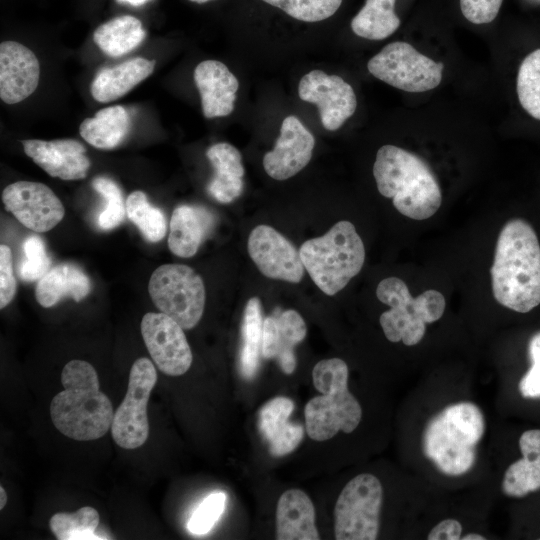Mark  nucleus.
<instances>
[{
    "label": "nucleus",
    "instance_id": "nucleus-38",
    "mask_svg": "<svg viewBox=\"0 0 540 540\" xmlns=\"http://www.w3.org/2000/svg\"><path fill=\"white\" fill-rule=\"evenodd\" d=\"M225 503L226 495L223 492L208 495L191 515L188 530L195 535L206 534L222 515Z\"/></svg>",
    "mask_w": 540,
    "mask_h": 540
},
{
    "label": "nucleus",
    "instance_id": "nucleus-41",
    "mask_svg": "<svg viewBox=\"0 0 540 540\" xmlns=\"http://www.w3.org/2000/svg\"><path fill=\"white\" fill-rule=\"evenodd\" d=\"M17 282L13 273V260L11 249L2 244L0 246V308L6 307L14 298Z\"/></svg>",
    "mask_w": 540,
    "mask_h": 540
},
{
    "label": "nucleus",
    "instance_id": "nucleus-28",
    "mask_svg": "<svg viewBox=\"0 0 540 540\" xmlns=\"http://www.w3.org/2000/svg\"><path fill=\"white\" fill-rule=\"evenodd\" d=\"M145 36L146 32L138 18L123 15L98 26L93 40L106 55L119 57L139 46Z\"/></svg>",
    "mask_w": 540,
    "mask_h": 540
},
{
    "label": "nucleus",
    "instance_id": "nucleus-30",
    "mask_svg": "<svg viewBox=\"0 0 540 540\" xmlns=\"http://www.w3.org/2000/svg\"><path fill=\"white\" fill-rule=\"evenodd\" d=\"M263 315L258 297L250 298L245 306L242 320V347L240 367L243 376L251 379L255 376L261 355Z\"/></svg>",
    "mask_w": 540,
    "mask_h": 540
},
{
    "label": "nucleus",
    "instance_id": "nucleus-9",
    "mask_svg": "<svg viewBox=\"0 0 540 540\" xmlns=\"http://www.w3.org/2000/svg\"><path fill=\"white\" fill-rule=\"evenodd\" d=\"M383 488L369 473L352 478L342 489L334 508L337 540H374L380 527Z\"/></svg>",
    "mask_w": 540,
    "mask_h": 540
},
{
    "label": "nucleus",
    "instance_id": "nucleus-32",
    "mask_svg": "<svg viewBox=\"0 0 540 540\" xmlns=\"http://www.w3.org/2000/svg\"><path fill=\"white\" fill-rule=\"evenodd\" d=\"M99 513L85 506L73 513L59 512L49 522L50 529L59 540L104 539L94 534L99 525Z\"/></svg>",
    "mask_w": 540,
    "mask_h": 540
},
{
    "label": "nucleus",
    "instance_id": "nucleus-8",
    "mask_svg": "<svg viewBox=\"0 0 540 540\" xmlns=\"http://www.w3.org/2000/svg\"><path fill=\"white\" fill-rule=\"evenodd\" d=\"M154 305L174 319L183 329H192L200 321L206 300L202 278L184 264H163L156 268L148 283Z\"/></svg>",
    "mask_w": 540,
    "mask_h": 540
},
{
    "label": "nucleus",
    "instance_id": "nucleus-33",
    "mask_svg": "<svg viewBox=\"0 0 540 540\" xmlns=\"http://www.w3.org/2000/svg\"><path fill=\"white\" fill-rule=\"evenodd\" d=\"M509 465L502 481V491L509 497H524L540 489V454H522Z\"/></svg>",
    "mask_w": 540,
    "mask_h": 540
},
{
    "label": "nucleus",
    "instance_id": "nucleus-42",
    "mask_svg": "<svg viewBox=\"0 0 540 540\" xmlns=\"http://www.w3.org/2000/svg\"><path fill=\"white\" fill-rule=\"evenodd\" d=\"M462 536V525L455 519H444L428 533L429 540H458Z\"/></svg>",
    "mask_w": 540,
    "mask_h": 540
},
{
    "label": "nucleus",
    "instance_id": "nucleus-2",
    "mask_svg": "<svg viewBox=\"0 0 540 540\" xmlns=\"http://www.w3.org/2000/svg\"><path fill=\"white\" fill-rule=\"evenodd\" d=\"M63 390L50 404L56 429L68 438L91 441L111 428L114 410L108 396L99 388L95 368L84 360H71L61 373Z\"/></svg>",
    "mask_w": 540,
    "mask_h": 540
},
{
    "label": "nucleus",
    "instance_id": "nucleus-43",
    "mask_svg": "<svg viewBox=\"0 0 540 540\" xmlns=\"http://www.w3.org/2000/svg\"><path fill=\"white\" fill-rule=\"evenodd\" d=\"M521 454H540V429H531L522 433L519 438Z\"/></svg>",
    "mask_w": 540,
    "mask_h": 540
},
{
    "label": "nucleus",
    "instance_id": "nucleus-19",
    "mask_svg": "<svg viewBox=\"0 0 540 540\" xmlns=\"http://www.w3.org/2000/svg\"><path fill=\"white\" fill-rule=\"evenodd\" d=\"M306 333V323L297 311L277 308L264 318L261 355L275 359L285 374H292L296 368L294 347L304 340Z\"/></svg>",
    "mask_w": 540,
    "mask_h": 540
},
{
    "label": "nucleus",
    "instance_id": "nucleus-7",
    "mask_svg": "<svg viewBox=\"0 0 540 540\" xmlns=\"http://www.w3.org/2000/svg\"><path fill=\"white\" fill-rule=\"evenodd\" d=\"M377 298L390 307L380 316V325L391 342L402 341L407 346L418 344L427 323L441 318L445 298L436 290H427L413 298L407 285L398 277L381 280L376 288Z\"/></svg>",
    "mask_w": 540,
    "mask_h": 540
},
{
    "label": "nucleus",
    "instance_id": "nucleus-45",
    "mask_svg": "<svg viewBox=\"0 0 540 540\" xmlns=\"http://www.w3.org/2000/svg\"><path fill=\"white\" fill-rule=\"evenodd\" d=\"M7 502V494L2 486H0V509L2 510Z\"/></svg>",
    "mask_w": 540,
    "mask_h": 540
},
{
    "label": "nucleus",
    "instance_id": "nucleus-29",
    "mask_svg": "<svg viewBox=\"0 0 540 540\" xmlns=\"http://www.w3.org/2000/svg\"><path fill=\"white\" fill-rule=\"evenodd\" d=\"M396 0H366L351 21L352 31L369 40H382L392 35L400 26L394 12Z\"/></svg>",
    "mask_w": 540,
    "mask_h": 540
},
{
    "label": "nucleus",
    "instance_id": "nucleus-11",
    "mask_svg": "<svg viewBox=\"0 0 540 540\" xmlns=\"http://www.w3.org/2000/svg\"><path fill=\"white\" fill-rule=\"evenodd\" d=\"M156 382L153 362L138 358L130 369L126 395L114 412L111 425L112 438L121 448L136 449L148 439L147 404Z\"/></svg>",
    "mask_w": 540,
    "mask_h": 540
},
{
    "label": "nucleus",
    "instance_id": "nucleus-5",
    "mask_svg": "<svg viewBox=\"0 0 540 540\" xmlns=\"http://www.w3.org/2000/svg\"><path fill=\"white\" fill-rule=\"evenodd\" d=\"M348 366L340 358L319 361L313 368L314 387L322 395L310 399L304 409L306 432L325 441L339 431L353 432L362 418V408L348 389Z\"/></svg>",
    "mask_w": 540,
    "mask_h": 540
},
{
    "label": "nucleus",
    "instance_id": "nucleus-40",
    "mask_svg": "<svg viewBox=\"0 0 540 540\" xmlns=\"http://www.w3.org/2000/svg\"><path fill=\"white\" fill-rule=\"evenodd\" d=\"M503 0H460L463 16L473 24L492 22L502 5Z\"/></svg>",
    "mask_w": 540,
    "mask_h": 540
},
{
    "label": "nucleus",
    "instance_id": "nucleus-23",
    "mask_svg": "<svg viewBox=\"0 0 540 540\" xmlns=\"http://www.w3.org/2000/svg\"><path fill=\"white\" fill-rule=\"evenodd\" d=\"M211 212L200 206L180 205L172 213L168 247L181 258L194 256L213 227Z\"/></svg>",
    "mask_w": 540,
    "mask_h": 540
},
{
    "label": "nucleus",
    "instance_id": "nucleus-18",
    "mask_svg": "<svg viewBox=\"0 0 540 540\" xmlns=\"http://www.w3.org/2000/svg\"><path fill=\"white\" fill-rule=\"evenodd\" d=\"M25 154L51 177L79 180L87 176L91 162L85 146L75 139L22 140Z\"/></svg>",
    "mask_w": 540,
    "mask_h": 540
},
{
    "label": "nucleus",
    "instance_id": "nucleus-37",
    "mask_svg": "<svg viewBox=\"0 0 540 540\" xmlns=\"http://www.w3.org/2000/svg\"><path fill=\"white\" fill-rule=\"evenodd\" d=\"M23 252L25 258L18 267L19 277L25 282L40 280L51 265L44 241L37 235L29 236L23 243Z\"/></svg>",
    "mask_w": 540,
    "mask_h": 540
},
{
    "label": "nucleus",
    "instance_id": "nucleus-44",
    "mask_svg": "<svg viewBox=\"0 0 540 540\" xmlns=\"http://www.w3.org/2000/svg\"><path fill=\"white\" fill-rule=\"evenodd\" d=\"M462 540H485L486 538L478 533H469L461 536Z\"/></svg>",
    "mask_w": 540,
    "mask_h": 540
},
{
    "label": "nucleus",
    "instance_id": "nucleus-34",
    "mask_svg": "<svg viewBox=\"0 0 540 540\" xmlns=\"http://www.w3.org/2000/svg\"><path fill=\"white\" fill-rule=\"evenodd\" d=\"M517 95L522 108L540 120V49L528 54L517 74Z\"/></svg>",
    "mask_w": 540,
    "mask_h": 540
},
{
    "label": "nucleus",
    "instance_id": "nucleus-36",
    "mask_svg": "<svg viewBox=\"0 0 540 540\" xmlns=\"http://www.w3.org/2000/svg\"><path fill=\"white\" fill-rule=\"evenodd\" d=\"M277 7L294 19L318 22L331 17L342 0H262Z\"/></svg>",
    "mask_w": 540,
    "mask_h": 540
},
{
    "label": "nucleus",
    "instance_id": "nucleus-39",
    "mask_svg": "<svg viewBox=\"0 0 540 540\" xmlns=\"http://www.w3.org/2000/svg\"><path fill=\"white\" fill-rule=\"evenodd\" d=\"M528 354L531 366L519 382V392L524 398H540V331L529 340Z\"/></svg>",
    "mask_w": 540,
    "mask_h": 540
},
{
    "label": "nucleus",
    "instance_id": "nucleus-31",
    "mask_svg": "<svg viewBox=\"0 0 540 540\" xmlns=\"http://www.w3.org/2000/svg\"><path fill=\"white\" fill-rule=\"evenodd\" d=\"M126 215L149 242L161 241L167 232L164 213L153 206L140 190L132 192L126 200Z\"/></svg>",
    "mask_w": 540,
    "mask_h": 540
},
{
    "label": "nucleus",
    "instance_id": "nucleus-26",
    "mask_svg": "<svg viewBox=\"0 0 540 540\" xmlns=\"http://www.w3.org/2000/svg\"><path fill=\"white\" fill-rule=\"evenodd\" d=\"M91 281L86 273L72 263H61L40 279L35 288L37 302L45 308L52 307L65 297L79 302L91 291Z\"/></svg>",
    "mask_w": 540,
    "mask_h": 540
},
{
    "label": "nucleus",
    "instance_id": "nucleus-25",
    "mask_svg": "<svg viewBox=\"0 0 540 540\" xmlns=\"http://www.w3.org/2000/svg\"><path fill=\"white\" fill-rule=\"evenodd\" d=\"M154 67V60L135 57L116 66L103 68L91 82V95L100 103L117 100L148 78Z\"/></svg>",
    "mask_w": 540,
    "mask_h": 540
},
{
    "label": "nucleus",
    "instance_id": "nucleus-21",
    "mask_svg": "<svg viewBox=\"0 0 540 540\" xmlns=\"http://www.w3.org/2000/svg\"><path fill=\"white\" fill-rule=\"evenodd\" d=\"M293 410V401L279 396L269 400L259 411V431L267 441L269 451L273 456L291 453L303 439L304 427L299 423L289 421Z\"/></svg>",
    "mask_w": 540,
    "mask_h": 540
},
{
    "label": "nucleus",
    "instance_id": "nucleus-4",
    "mask_svg": "<svg viewBox=\"0 0 540 540\" xmlns=\"http://www.w3.org/2000/svg\"><path fill=\"white\" fill-rule=\"evenodd\" d=\"M484 432L485 419L477 405L454 403L428 421L422 438L423 452L440 472L459 476L473 467Z\"/></svg>",
    "mask_w": 540,
    "mask_h": 540
},
{
    "label": "nucleus",
    "instance_id": "nucleus-27",
    "mask_svg": "<svg viewBox=\"0 0 540 540\" xmlns=\"http://www.w3.org/2000/svg\"><path fill=\"white\" fill-rule=\"evenodd\" d=\"M131 120L124 106L115 105L99 110L86 118L79 127L81 137L97 149L111 150L119 146L128 135Z\"/></svg>",
    "mask_w": 540,
    "mask_h": 540
},
{
    "label": "nucleus",
    "instance_id": "nucleus-10",
    "mask_svg": "<svg viewBox=\"0 0 540 540\" xmlns=\"http://www.w3.org/2000/svg\"><path fill=\"white\" fill-rule=\"evenodd\" d=\"M375 78L406 92H426L442 80L444 65L435 62L407 42L387 44L367 63Z\"/></svg>",
    "mask_w": 540,
    "mask_h": 540
},
{
    "label": "nucleus",
    "instance_id": "nucleus-13",
    "mask_svg": "<svg viewBox=\"0 0 540 540\" xmlns=\"http://www.w3.org/2000/svg\"><path fill=\"white\" fill-rule=\"evenodd\" d=\"M2 202L22 225L35 232L53 229L65 215L60 199L51 188L40 182L9 184L2 192Z\"/></svg>",
    "mask_w": 540,
    "mask_h": 540
},
{
    "label": "nucleus",
    "instance_id": "nucleus-46",
    "mask_svg": "<svg viewBox=\"0 0 540 540\" xmlns=\"http://www.w3.org/2000/svg\"><path fill=\"white\" fill-rule=\"evenodd\" d=\"M120 3H128L133 6H140L146 3L149 0H117Z\"/></svg>",
    "mask_w": 540,
    "mask_h": 540
},
{
    "label": "nucleus",
    "instance_id": "nucleus-12",
    "mask_svg": "<svg viewBox=\"0 0 540 540\" xmlns=\"http://www.w3.org/2000/svg\"><path fill=\"white\" fill-rule=\"evenodd\" d=\"M146 348L161 372L169 376L185 374L193 360L183 328L160 312L146 313L140 325Z\"/></svg>",
    "mask_w": 540,
    "mask_h": 540
},
{
    "label": "nucleus",
    "instance_id": "nucleus-14",
    "mask_svg": "<svg viewBox=\"0 0 540 540\" xmlns=\"http://www.w3.org/2000/svg\"><path fill=\"white\" fill-rule=\"evenodd\" d=\"M301 100L317 106L323 127L334 131L349 119L357 108L352 86L338 75L312 70L304 75L298 86Z\"/></svg>",
    "mask_w": 540,
    "mask_h": 540
},
{
    "label": "nucleus",
    "instance_id": "nucleus-35",
    "mask_svg": "<svg viewBox=\"0 0 540 540\" xmlns=\"http://www.w3.org/2000/svg\"><path fill=\"white\" fill-rule=\"evenodd\" d=\"M92 186L106 201L105 208L98 217L99 227L105 231L116 228L123 222L126 214V204L120 187L112 179L102 176L94 178Z\"/></svg>",
    "mask_w": 540,
    "mask_h": 540
},
{
    "label": "nucleus",
    "instance_id": "nucleus-6",
    "mask_svg": "<svg viewBox=\"0 0 540 540\" xmlns=\"http://www.w3.org/2000/svg\"><path fill=\"white\" fill-rule=\"evenodd\" d=\"M305 270L326 295L341 291L365 261V247L355 226L346 220L334 224L323 236L305 241L300 249Z\"/></svg>",
    "mask_w": 540,
    "mask_h": 540
},
{
    "label": "nucleus",
    "instance_id": "nucleus-1",
    "mask_svg": "<svg viewBox=\"0 0 540 540\" xmlns=\"http://www.w3.org/2000/svg\"><path fill=\"white\" fill-rule=\"evenodd\" d=\"M490 274L499 304L519 313L540 304V244L528 222L512 219L503 226Z\"/></svg>",
    "mask_w": 540,
    "mask_h": 540
},
{
    "label": "nucleus",
    "instance_id": "nucleus-20",
    "mask_svg": "<svg viewBox=\"0 0 540 540\" xmlns=\"http://www.w3.org/2000/svg\"><path fill=\"white\" fill-rule=\"evenodd\" d=\"M194 81L204 117L212 119L232 113L239 82L225 64L217 60L200 62L194 69Z\"/></svg>",
    "mask_w": 540,
    "mask_h": 540
},
{
    "label": "nucleus",
    "instance_id": "nucleus-3",
    "mask_svg": "<svg viewBox=\"0 0 540 540\" xmlns=\"http://www.w3.org/2000/svg\"><path fill=\"white\" fill-rule=\"evenodd\" d=\"M373 175L379 193L392 198L394 207L408 218L428 219L441 205V189L429 165L401 147H380Z\"/></svg>",
    "mask_w": 540,
    "mask_h": 540
},
{
    "label": "nucleus",
    "instance_id": "nucleus-16",
    "mask_svg": "<svg viewBox=\"0 0 540 540\" xmlns=\"http://www.w3.org/2000/svg\"><path fill=\"white\" fill-rule=\"evenodd\" d=\"M314 146L311 132L296 116H287L274 148L263 157L265 172L279 181L293 177L309 163Z\"/></svg>",
    "mask_w": 540,
    "mask_h": 540
},
{
    "label": "nucleus",
    "instance_id": "nucleus-17",
    "mask_svg": "<svg viewBox=\"0 0 540 540\" xmlns=\"http://www.w3.org/2000/svg\"><path fill=\"white\" fill-rule=\"evenodd\" d=\"M40 64L36 55L15 41L0 45V98L9 105L29 97L37 88Z\"/></svg>",
    "mask_w": 540,
    "mask_h": 540
},
{
    "label": "nucleus",
    "instance_id": "nucleus-22",
    "mask_svg": "<svg viewBox=\"0 0 540 540\" xmlns=\"http://www.w3.org/2000/svg\"><path fill=\"white\" fill-rule=\"evenodd\" d=\"M278 540H318L315 509L309 496L300 489H289L279 498L276 508Z\"/></svg>",
    "mask_w": 540,
    "mask_h": 540
},
{
    "label": "nucleus",
    "instance_id": "nucleus-24",
    "mask_svg": "<svg viewBox=\"0 0 540 540\" xmlns=\"http://www.w3.org/2000/svg\"><path fill=\"white\" fill-rule=\"evenodd\" d=\"M206 156L214 168L208 193L220 203H230L244 190V167L239 150L233 145L220 142L208 148Z\"/></svg>",
    "mask_w": 540,
    "mask_h": 540
},
{
    "label": "nucleus",
    "instance_id": "nucleus-47",
    "mask_svg": "<svg viewBox=\"0 0 540 540\" xmlns=\"http://www.w3.org/2000/svg\"><path fill=\"white\" fill-rule=\"evenodd\" d=\"M191 2H195V3H198V4H202V3H206L208 1H211V0H189Z\"/></svg>",
    "mask_w": 540,
    "mask_h": 540
},
{
    "label": "nucleus",
    "instance_id": "nucleus-15",
    "mask_svg": "<svg viewBox=\"0 0 540 540\" xmlns=\"http://www.w3.org/2000/svg\"><path fill=\"white\" fill-rule=\"evenodd\" d=\"M247 249L258 270L267 278L299 283L304 277L300 251L280 232L258 225L249 234Z\"/></svg>",
    "mask_w": 540,
    "mask_h": 540
}]
</instances>
